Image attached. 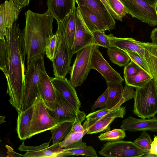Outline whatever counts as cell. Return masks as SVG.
Returning a JSON list of instances; mask_svg holds the SVG:
<instances>
[{"label":"cell","instance_id":"1","mask_svg":"<svg viewBox=\"0 0 157 157\" xmlns=\"http://www.w3.org/2000/svg\"><path fill=\"white\" fill-rule=\"evenodd\" d=\"M23 39L24 30L16 21L6 28L5 40L9 59L6 93L10 97L9 102L18 113L21 110L26 71Z\"/></svg>","mask_w":157,"mask_h":157},{"label":"cell","instance_id":"2","mask_svg":"<svg viewBox=\"0 0 157 157\" xmlns=\"http://www.w3.org/2000/svg\"><path fill=\"white\" fill-rule=\"evenodd\" d=\"M24 30V52L27 56V67L40 56L44 57L47 43L53 33L54 18L48 10L43 13L28 10L25 13Z\"/></svg>","mask_w":157,"mask_h":157},{"label":"cell","instance_id":"3","mask_svg":"<svg viewBox=\"0 0 157 157\" xmlns=\"http://www.w3.org/2000/svg\"><path fill=\"white\" fill-rule=\"evenodd\" d=\"M45 69L44 56L33 59L27 67L25 74L21 111L34 105L40 97L39 83L41 72Z\"/></svg>","mask_w":157,"mask_h":157},{"label":"cell","instance_id":"4","mask_svg":"<svg viewBox=\"0 0 157 157\" xmlns=\"http://www.w3.org/2000/svg\"><path fill=\"white\" fill-rule=\"evenodd\" d=\"M133 112L139 117L149 118L157 113V94L153 78L144 86L136 88Z\"/></svg>","mask_w":157,"mask_h":157},{"label":"cell","instance_id":"5","mask_svg":"<svg viewBox=\"0 0 157 157\" xmlns=\"http://www.w3.org/2000/svg\"><path fill=\"white\" fill-rule=\"evenodd\" d=\"M57 25L56 49L52 61L53 71L55 77H65L71 71L73 55L68 46L62 22H57Z\"/></svg>","mask_w":157,"mask_h":157},{"label":"cell","instance_id":"6","mask_svg":"<svg viewBox=\"0 0 157 157\" xmlns=\"http://www.w3.org/2000/svg\"><path fill=\"white\" fill-rule=\"evenodd\" d=\"M97 46L90 45L77 52L76 58L71 67L69 80L74 88L80 86L87 78L91 69V60L93 53Z\"/></svg>","mask_w":157,"mask_h":157},{"label":"cell","instance_id":"7","mask_svg":"<svg viewBox=\"0 0 157 157\" xmlns=\"http://www.w3.org/2000/svg\"><path fill=\"white\" fill-rule=\"evenodd\" d=\"M59 123L58 119L50 115L40 96L34 104L29 138L38 133L50 130Z\"/></svg>","mask_w":157,"mask_h":157},{"label":"cell","instance_id":"8","mask_svg":"<svg viewBox=\"0 0 157 157\" xmlns=\"http://www.w3.org/2000/svg\"><path fill=\"white\" fill-rule=\"evenodd\" d=\"M149 151L141 148L133 142L119 140L106 143L98 153L107 157H143Z\"/></svg>","mask_w":157,"mask_h":157},{"label":"cell","instance_id":"9","mask_svg":"<svg viewBox=\"0 0 157 157\" xmlns=\"http://www.w3.org/2000/svg\"><path fill=\"white\" fill-rule=\"evenodd\" d=\"M128 13L151 26L157 25V7L144 0H121Z\"/></svg>","mask_w":157,"mask_h":157},{"label":"cell","instance_id":"10","mask_svg":"<svg viewBox=\"0 0 157 157\" xmlns=\"http://www.w3.org/2000/svg\"><path fill=\"white\" fill-rule=\"evenodd\" d=\"M56 91V98L55 109L49 111L50 115L58 119L59 123L67 121L82 123L84 121L86 116V113L74 108Z\"/></svg>","mask_w":157,"mask_h":157},{"label":"cell","instance_id":"11","mask_svg":"<svg viewBox=\"0 0 157 157\" xmlns=\"http://www.w3.org/2000/svg\"><path fill=\"white\" fill-rule=\"evenodd\" d=\"M75 32L71 48L73 55L88 45H96L92 33L84 22L78 6L75 9Z\"/></svg>","mask_w":157,"mask_h":157},{"label":"cell","instance_id":"12","mask_svg":"<svg viewBox=\"0 0 157 157\" xmlns=\"http://www.w3.org/2000/svg\"><path fill=\"white\" fill-rule=\"evenodd\" d=\"M125 106L120 107L112 112L100 117L86 119L82 125L87 129V134L100 132L110 129V125L117 118H123L126 114Z\"/></svg>","mask_w":157,"mask_h":157},{"label":"cell","instance_id":"13","mask_svg":"<svg viewBox=\"0 0 157 157\" xmlns=\"http://www.w3.org/2000/svg\"><path fill=\"white\" fill-rule=\"evenodd\" d=\"M99 47L98 45L96 46L94 51L91 60V69H94L100 73L106 82L122 83L124 79L105 60L98 49Z\"/></svg>","mask_w":157,"mask_h":157},{"label":"cell","instance_id":"14","mask_svg":"<svg viewBox=\"0 0 157 157\" xmlns=\"http://www.w3.org/2000/svg\"><path fill=\"white\" fill-rule=\"evenodd\" d=\"M78 6H85L98 17L107 30L115 28V19L100 0H75Z\"/></svg>","mask_w":157,"mask_h":157},{"label":"cell","instance_id":"15","mask_svg":"<svg viewBox=\"0 0 157 157\" xmlns=\"http://www.w3.org/2000/svg\"><path fill=\"white\" fill-rule=\"evenodd\" d=\"M21 9L10 0L0 6V39L5 38L6 28L11 27L16 21Z\"/></svg>","mask_w":157,"mask_h":157},{"label":"cell","instance_id":"16","mask_svg":"<svg viewBox=\"0 0 157 157\" xmlns=\"http://www.w3.org/2000/svg\"><path fill=\"white\" fill-rule=\"evenodd\" d=\"M56 90L75 109L80 110L81 105L76 91L69 80L65 77L51 78Z\"/></svg>","mask_w":157,"mask_h":157},{"label":"cell","instance_id":"17","mask_svg":"<svg viewBox=\"0 0 157 157\" xmlns=\"http://www.w3.org/2000/svg\"><path fill=\"white\" fill-rule=\"evenodd\" d=\"M40 96L48 111L54 110L56 98V90L45 69L41 73L39 83Z\"/></svg>","mask_w":157,"mask_h":157},{"label":"cell","instance_id":"18","mask_svg":"<svg viewBox=\"0 0 157 157\" xmlns=\"http://www.w3.org/2000/svg\"><path fill=\"white\" fill-rule=\"evenodd\" d=\"M120 128L125 131L157 132V119H137L130 116L123 120Z\"/></svg>","mask_w":157,"mask_h":157},{"label":"cell","instance_id":"19","mask_svg":"<svg viewBox=\"0 0 157 157\" xmlns=\"http://www.w3.org/2000/svg\"><path fill=\"white\" fill-rule=\"evenodd\" d=\"M75 0H47L48 10L57 22L62 21L75 9Z\"/></svg>","mask_w":157,"mask_h":157},{"label":"cell","instance_id":"20","mask_svg":"<svg viewBox=\"0 0 157 157\" xmlns=\"http://www.w3.org/2000/svg\"><path fill=\"white\" fill-rule=\"evenodd\" d=\"M107 36L111 46L115 47L123 50L136 52L145 60L146 51L144 47L143 42L131 37H116L112 34L107 35Z\"/></svg>","mask_w":157,"mask_h":157},{"label":"cell","instance_id":"21","mask_svg":"<svg viewBox=\"0 0 157 157\" xmlns=\"http://www.w3.org/2000/svg\"><path fill=\"white\" fill-rule=\"evenodd\" d=\"M34 108V104L25 110L18 113L16 130L18 137L21 140L29 138Z\"/></svg>","mask_w":157,"mask_h":157},{"label":"cell","instance_id":"22","mask_svg":"<svg viewBox=\"0 0 157 157\" xmlns=\"http://www.w3.org/2000/svg\"><path fill=\"white\" fill-rule=\"evenodd\" d=\"M108 89V99L105 105L108 109H116L125 102L122 98L123 90L122 83L118 82H106Z\"/></svg>","mask_w":157,"mask_h":157},{"label":"cell","instance_id":"23","mask_svg":"<svg viewBox=\"0 0 157 157\" xmlns=\"http://www.w3.org/2000/svg\"><path fill=\"white\" fill-rule=\"evenodd\" d=\"M143 46L146 51L144 60L153 77L157 94V44L143 42Z\"/></svg>","mask_w":157,"mask_h":157},{"label":"cell","instance_id":"24","mask_svg":"<svg viewBox=\"0 0 157 157\" xmlns=\"http://www.w3.org/2000/svg\"><path fill=\"white\" fill-rule=\"evenodd\" d=\"M80 155L85 157H98L94 147L92 146L87 145L86 143L82 140L68 148L63 149L57 157Z\"/></svg>","mask_w":157,"mask_h":157},{"label":"cell","instance_id":"25","mask_svg":"<svg viewBox=\"0 0 157 157\" xmlns=\"http://www.w3.org/2000/svg\"><path fill=\"white\" fill-rule=\"evenodd\" d=\"M78 6L84 22L92 33L96 31L107 30L96 15L89 8L85 6Z\"/></svg>","mask_w":157,"mask_h":157},{"label":"cell","instance_id":"26","mask_svg":"<svg viewBox=\"0 0 157 157\" xmlns=\"http://www.w3.org/2000/svg\"><path fill=\"white\" fill-rule=\"evenodd\" d=\"M75 122L67 121L60 123L51 129L52 144L60 143L69 133Z\"/></svg>","mask_w":157,"mask_h":157},{"label":"cell","instance_id":"27","mask_svg":"<svg viewBox=\"0 0 157 157\" xmlns=\"http://www.w3.org/2000/svg\"><path fill=\"white\" fill-rule=\"evenodd\" d=\"M75 10L70 13L62 21L68 46L71 50L74 43L76 29Z\"/></svg>","mask_w":157,"mask_h":157},{"label":"cell","instance_id":"28","mask_svg":"<svg viewBox=\"0 0 157 157\" xmlns=\"http://www.w3.org/2000/svg\"><path fill=\"white\" fill-rule=\"evenodd\" d=\"M107 53L111 61L120 67H125L131 60L125 52L115 47L111 46L107 48Z\"/></svg>","mask_w":157,"mask_h":157},{"label":"cell","instance_id":"29","mask_svg":"<svg viewBox=\"0 0 157 157\" xmlns=\"http://www.w3.org/2000/svg\"><path fill=\"white\" fill-rule=\"evenodd\" d=\"M124 78L126 84L136 88L142 87L153 78L151 75L141 68L136 75Z\"/></svg>","mask_w":157,"mask_h":157},{"label":"cell","instance_id":"30","mask_svg":"<svg viewBox=\"0 0 157 157\" xmlns=\"http://www.w3.org/2000/svg\"><path fill=\"white\" fill-rule=\"evenodd\" d=\"M63 149L61 148L59 143L52 144L49 147L40 150L27 151L23 155L25 157H57Z\"/></svg>","mask_w":157,"mask_h":157},{"label":"cell","instance_id":"31","mask_svg":"<svg viewBox=\"0 0 157 157\" xmlns=\"http://www.w3.org/2000/svg\"><path fill=\"white\" fill-rule=\"evenodd\" d=\"M87 129H86L83 132L69 133L59 143L60 147L62 149H66L82 140L83 136L87 134Z\"/></svg>","mask_w":157,"mask_h":157},{"label":"cell","instance_id":"32","mask_svg":"<svg viewBox=\"0 0 157 157\" xmlns=\"http://www.w3.org/2000/svg\"><path fill=\"white\" fill-rule=\"evenodd\" d=\"M8 54L5 38L0 39V68L3 71L6 78L8 74Z\"/></svg>","mask_w":157,"mask_h":157},{"label":"cell","instance_id":"33","mask_svg":"<svg viewBox=\"0 0 157 157\" xmlns=\"http://www.w3.org/2000/svg\"><path fill=\"white\" fill-rule=\"evenodd\" d=\"M126 136L125 131L121 129H114L101 134L98 137L101 141H110L120 140Z\"/></svg>","mask_w":157,"mask_h":157},{"label":"cell","instance_id":"34","mask_svg":"<svg viewBox=\"0 0 157 157\" xmlns=\"http://www.w3.org/2000/svg\"><path fill=\"white\" fill-rule=\"evenodd\" d=\"M152 141L150 135L144 131L133 142L141 148L150 151Z\"/></svg>","mask_w":157,"mask_h":157},{"label":"cell","instance_id":"35","mask_svg":"<svg viewBox=\"0 0 157 157\" xmlns=\"http://www.w3.org/2000/svg\"><path fill=\"white\" fill-rule=\"evenodd\" d=\"M124 51L128 55L130 58L131 60L133 61L140 68L151 75L150 71L146 62L144 59L138 53L136 52L127 50H124Z\"/></svg>","mask_w":157,"mask_h":157},{"label":"cell","instance_id":"36","mask_svg":"<svg viewBox=\"0 0 157 157\" xmlns=\"http://www.w3.org/2000/svg\"><path fill=\"white\" fill-rule=\"evenodd\" d=\"M96 45L108 48L111 47L109 41L105 31H96L92 32Z\"/></svg>","mask_w":157,"mask_h":157},{"label":"cell","instance_id":"37","mask_svg":"<svg viewBox=\"0 0 157 157\" xmlns=\"http://www.w3.org/2000/svg\"><path fill=\"white\" fill-rule=\"evenodd\" d=\"M112 9L121 18L128 13L125 6L121 0H106Z\"/></svg>","mask_w":157,"mask_h":157},{"label":"cell","instance_id":"38","mask_svg":"<svg viewBox=\"0 0 157 157\" xmlns=\"http://www.w3.org/2000/svg\"><path fill=\"white\" fill-rule=\"evenodd\" d=\"M57 36L56 33L48 39L45 49V54L47 58L51 61L53 60L56 49Z\"/></svg>","mask_w":157,"mask_h":157},{"label":"cell","instance_id":"39","mask_svg":"<svg viewBox=\"0 0 157 157\" xmlns=\"http://www.w3.org/2000/svg\"><path fill=\"white\" fill-rule=\"evenodd\" d=\"M140 68L135 62L131 60L124 68V77H130L136 75Z\"/></svg>","mask_w":157,"mask_h":157},{"label":"cell","instance_id":"40","mask_svg":"<svg viewBox=\"0 0 157 157\" xmlns=\"http://www.w3.org/2000/svg\"><path fill=\"white\" fill-rule=\"evenodd\" d=\"M108 89H106L105 91L100 96L91 107V111H93L96 108L105 106L108 97Z\"/></svg>","mask_w":157,"mask_h":157},{"label":"cell","instance_id":"41","mask_svg":"<svg viewBox=\"0 0 157 157\" xmlns=\"http://www.w3.org/2000/svg\"><path fill=\"white\" fill-rule=\"evenodd\" d=\"M132 86L125 84L122 91V98L125 102L128 100L134 98L136 94V91Z\"/></svg>","mask_w":157,"mask_h":157},{"label":"cell","instance_id":"42","mask_svg":"<svg viewBox=\"0 0 157 157\" xmlns=\"http://www.w3.org/2000/svg\"><path fill=\"white\" fill-rule=\"evenodd\" d=\"M113 109H108L105 108L94 112L89 113L86 117V119L96 118L100 117L114 110Z\"/></svg>","mask_w":157,"mask_h":157},{"label":"cell","instance_id":"43","mask_svg":"<svg viewBox=\"0 0 157 157\" xmlns=\"http://www.w3.org/2000/svg\"><path fill=\"white\" fill-rule=\"evenodd\" d=\"M51 140L48 142L44 143L37 146H29L25 145L24 143L19 147V150L21 151H33L40 150L48 147Z\"/></svg>","mask_w":157,"mask_h":157},{"label":"cell","instance_id":"44","mask_svg":"<svg viewBox=\"0 0 157 157\" xmlns=\"http://www.w3.org/2000/svg\"><path fill=\"white\" fill-rule=\"evenodd\" d=\"M105 6L107 9L110 13L112 17L115 20L122 21V18L120 17L112 9L106 0H100Z\"/></svg>","mask_w":157,"mask_h":157},{"label":"cell","instance_id":"45","mask_svg":"<svg viewBox=\"0 0 157 157\" xmlns=\"http://www.w3.org/2000/svg\"><path fill=\"white\" fill-rule=\"evenodd\" d=\"M81 122H75L70 132H83L85 130L83 126L81 124Z\"/></svg>","mask_w":157,"mask_h":157},{"label":"cell","instance_id":"46","mask_svg":"<svg viewBox=\"0 0 157 157\" xmlns=\"http://www.w3.org/2000/svg\"><path fill=\"white\" fill-rule=\"evenodd\" d=\"M18 7L21 9L23 8L28 6L30 0H10Z\"/></svg>","mask_w":157,"mask_h":157},{"label":"cell","instance_id":"47","mask_svg":"<svg viewBox=\"0 0 157 157\" xmlns=\"http://www.w3.org/2000/svg\"><path fill=\"white\" fill-rule=\"evenodd\" d=\"M149 153L155 155L157 157V137L155 136H154L152 141Z\"/></svg>","mask_w":157,"mask_h":157},{"label":"cell","instance_id":"48","mask_svg":"<svg viewBox=\"0 0 157 157\" xmlns=\"http://www.w3.org/2000/svg\"><path fill=\"white\" fill-rule=\"evenodd\" d=\"M150 38L153 44H157V28H155L152 30Z\"/></svg>","mask_w":157,"mask_h":157},{"label":"cell","instance_id":"49","mask_svg":"<svg viewBox=\"0 0 157 157\" xmlns=\"http://www.w3.org/2000/svg\"><path fill=\"white\" fill-rule=\"evenodd\" d=\"M151 5L157 7V0H144Z\"/></svg>","mask_w":157,"mask_h":157},{"label":"cell","instance_id":"50","mask_svg":"<svg viewBox=\"0 0 157 157\" xmlns=\"http://www.w3.org/2000/svg\"><path fill=\"white\" fill-rule=\"evenodd\" d=\"M156 136L157 137V136Z\"/></svg>","mask_w":157,"mask_h":157}]
</instances>
